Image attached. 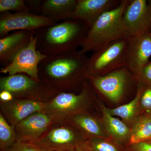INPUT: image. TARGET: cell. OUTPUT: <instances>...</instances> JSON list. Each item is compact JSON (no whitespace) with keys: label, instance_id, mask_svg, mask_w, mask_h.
I'll list each match as a JSON object with an SVG mask.
<instances>
[{"label":"cell","instance_id":"1","mask_svg":"<svg viewBox=\"0 0 151 151\" xmlns=\"http://www.w3.org/2000/svg\"><path fill=\"white\" fill-rule=\"evenodd\" d=\"M89 27L80 20L70 19L35 30L37 48L46 56L74 51L81 46Z\"/></svg>","mask_w":151,"mask_h":151},{"label":"cell","instance_id":"2","mask_svg":"<svg viewBox=\"0 0 151 151\" xmlns=\"http://www.w3.org/2000/svg\"><path fill=\"white\" fill-rule=\"evenodd\" d=\"M89 58L80 50L47 57L39 65V78L63 88L77 84L84 78Z\"/></svg>","mask_w":151,"mask_h":151},{"label":"cell","instance_id":"3","mask_svg":"<svg viewBox=\"0 0 151 151\" xmlns=\"http://www.w3.org/2000/svg\"><path fill=\"white\" fill-rule=\"evenodd\" d=\"M131 0H121L116 8L103 14L89 28L80 51H94L113 42L127 37L123 22L125 9Z\"/></svg>","mask_w":151,"mask_h":151},{"label":"cell","instance_id":"4","mask_svg":"<svg viewBox=\"0 0 151 151\" xmlns=\"http://www.w3.org/2000/svg\"><path fill=\"white\" fill-rule=\"evenodd\" d=\"M129 43V38H123L93 51L88 58L86 78L105 75L127 66Z\"/></svg>","mask_w":151,"mask_h":151},{"label":"cell","instance_id":"5","mask_svg":"<svg viewBox=\"0 0 151 151\" xmlns=\"http://www.w3.org/2000/svg\"><path fill=\"white\" fill-rule=\"evenodd\" d=\"M88 78L95 90L114 103L121 101L132 85L139 82L137 77L127 66L105 75L92 76Z\"/></svg>","mask_w":151,"mask_h":151},{"label":"cell","instance_id":"6","mask_svg":"<svg viewBox=\"0 0 151 151\" xmlns=\"http://www.w3.org/2000/svg\"><path fill=\"white\" fill-rule=\"evenodd\" d=\"M91 88L84 83L79 94L72 92H62L46 103L44 113L52 119H60L78 114L84 109L91 98Z\"/></svg>","mask_w":151,"mask_h":151},{"label":"cell","instance_id":"7","mask_svg":"<svg viewBox=\"0 0 151 151\" xmlns=\"http://www.w3.org/2000/svg\"><path fill=\"white\" fill-rule=\"evenodd\" d=\"M123 19L127 38L151 33V11L147 1L131 0L124 11Z\"/></svg>","mask_w":151,"mask_h":151},{"label":"cell","instance_id":"8","mask_svg":"<svg viewBox=\"0 0 151 151\" xmlns=\"http://www.w3.org/2000/svg\"><path fill=\"white\" fill-rule=\"evenodd\" d=\"M37 37L33 36L26 47L17 55L12 62L5 67L1 68L0 72L13 75L24 73L36 81H40L38 75V66L42 60L47 57L37 48Z\"/></svg>","mask_w":151,"mask_h":151},{"label":"cell","instance_id":"9","mask_svg":"<svg viewBox=\"0 0 151 151\" xmlns=\"http://www.w3.org/2000/svg\"><path fill=\"white\" fill-rule=\"evenodd\" d=\"M50 19L35 14L29 11L11 13L5 12L0 15V37L7 35L14 31L35 30L40 28L49 26L56 24Z\"/></svg>","mask_w":151,"mask_h":151},{"label":"cell","instance_id":"10","mask_svg":"<svg viewBox=\"0 0 151 151\" xmlns=\"http://www.w3.org/2000/svg\"><path fill=\"white\" fill-rule=\"evenodd\" d=\"M87 139L70 128L60 127L52 129L33 143L53 151H70L81 145Z\"/></svg>","mask_w":151,"mask_h":151},{"label":"cell","instance_id":"11","mask_svg":"<svg viewBox=\"0 0 151 151\" xmlns=\"http://www.w3.org/2000/svg\"><path fill=\"white\" fill-rule=\"evenodd\" d=\"M129 39L127 67L138 79L151 57V34Z\"/></svg>","mask_w":151,"mask_h":151},{"label":"cell","instance_id":"12","mask_svg":"<svg viewBox=\"0 0 151 151\" xmlns=\"http://www.w3.org/2000/svg\"><path fill=\"white\" fill-rule=\"evenodd\" d=\"M52 121L51 117L43 112L30 115L15 126L17 142L34 143L37 141Z\"/></svg>","mask_w":151,"mask_h":151},{"label":"cell","instance_id":"13","mask_svg":"<svg viewBox=\"0 0 151 151\" xmlns=\"http://www.w3.org/2000/svg\"><path fill=\"white\" fill-rule=\"evenodd\" d=\"M121 0H77L71 19L80 20L89 28L103 14L116 8Z\"/></svg>","mask_w":151,"mask_h":151},{"label":"cell","instance_id":"14","mask_svg":"<svg viewBox=\"0 0 151 151\" xmlns=\"http://www.w3.org/2000/svg\"><path fill=\"white\" fill-rule=\"evenodd\" d=\"M40 81H37L25 74H15L1 77L0 89L13 95L37 96L43 89Z\"/></svg>","mask_w":151,"mask_h":151},{"label":"cell","instance_id":"15","mask_svg":"<svg viewBox=\"0 0 151 151\" xmlns=\"http://www.w3.org/2000/svg\"><path fill=\"white\" fill-rule=\"evenodd\" d=\"M35 30L17 31L0 39V63L3 67L9 64L16 56L28 45Z\"/></svg>","mask_w":151,"mask_h":151},{"label":"cell","instance_id":"16","mask_svg":"<svg viewBox=\"0 0 151 151\" xmlns=\"http://www.w3.org/2000/svg\"><path fill=\"white\" fill-rule=\"evenodd\" d=\"M2 106L3 112L14 126L34 113L43 112L46 103L30 100H12Z\"/></svg>","mask_w":151,"mask_h":151},{"label":"cell","instance_id":"17","mask_svg":"<svg viewBox=\"0 0 151 151\" xmlns=\"http://www.w3.org/2000/svg\"><path fill=\"white\" fill-rule=\"evenodd\" d=\"M77 0H45L41 3V15L56 23L71 19Z\"/></svg>","mask_w":151,"mask_h":151},{"label":"cell","instance_id":"18","mask_svg":"<svg viewBox=\"0 0 151 151\" xmlns=\"http://www.w3.org/2000/svg\"><path fill=\"white\" fill-rule=\"evenodd\" d=\"M102 122L110 137L125 147L129 142L131 128L123 121L109 113L105 105L101 106Z\"/></svg>","mask_w":151,"mask_h":151},{"label":"cell","instance_id":"19","mask_svg":"<svg viewBox=\"0 0 151 151\" xmlns=\"http://www.w3.org/2000/svg\"><path fill=\"white\" fill-rule=\"evenodd\" d=\"M145 86V84L139 82L137 91L132 101L116 108H107L108 112L112 116L120 117L122 121L131 127L140 113V100Z\"/></svg>","mask_w":151,"mask_h":151},{"label":"cell","instance_id":"20","mask_svg":"<svg viewBox=\"0 0 151 151\" xmlns=\"http://www.w3.org/2000/svg\"><path fill=\"white\" fill-rule=\"evenodd\" d=\"M72 120L79 129L91 136L90 138L112 139L108 134L102 121L93 116L80 113L72 116Z\"/></svg>","mask_w":151,"mask_h":151},{"label":"cell","instance_id":"21","mask_svg":"<svg viewBox=\"0 0 151 151\" xmlns=\"http://www.w3.org/2000/svg\"><path fill=\"white\" fill-rule=\"evenodd\" d=\"M129 144L151 140V115L138 116L132 124Z\"/></svg>","mask_w":151,"mask_h":151},{"label":"cell","instance_id":"22","mask_svg":"<svg viewBox=\"0 0 151 151\" xmlns=\"http://www.w3.org/2000/svg\"><path fill=\"white\" fill-rule=\"evenodd\" d=\"M84 143L91 151H127L125 147L112 139L89 138Z\"/></svg>","mask_w":151,"mask_h":151},{"label":"cell","instance_id":"23","mask_svg":"<svg viewBox=\"0 0 151 151\" xmlns=\"http://www.w3.org/2000/svg\"><path fill=\"white\" fill-rule=\"evenodd\" d=\"M17 137L15 130L9 125L2 113L0 114V147L5 151L16 142Z\"/></svg>","mask_w":151,"mask_h":151},{"label":"cell","instance_id":"24","mask_svg":"<svg viewBox=\"0 0 151 151\" xmlns=\"http://www.w3.org/2000/svg\"><path fill=\"white\" fill-rule=\"evenodd\" d=\"M24 0H0V13L10 11L19 12L29 11V8Z\"/></svg>","mask_w":151,"mask_h":151},{"label":"cell","instance_id":"25","mask_svg":"<svg viewBox=\"0 0 151 151\" xmlns=\"http://www.w3.org/2000/svg\"><path fill=\"white\" fill-rule=\"evenodd\" d=\"M140 111L143 114L151 115V85H145L140 100Z\"/></svg>","mask_w":151,"mask_h":151},{"label":"cell","instance_id":"26","mask_svg":"<svg viewBox=\"0 0 151 151\" xmlns=\"http://www.w3.org/2000/svg\"><path fill=\"white\" fill-rule=\"evenodd\" d=\"M39 148L33 143L17 142L5 151H37Z\"/></svg>","mask_w":151,"mask_h":151},{"label":"cell","instance_id":"27","mask_svg":"<svg viewBox=\"0 0 151 151\" xmlns=\"http://www.w3.org/2000/svg\"><path fill=\"white\" fill-rule=\"evenodd\" d=\"M125 148L127 151H151V140L129 144Z\"/></svg>","mask_w":151,"mask_h":151},{"label":"cell","instance_id":"28","mask_svg":"<svg viewBox=\"0 0 151 151\" xmlns=\"http://www.w3.org/2000/svg\"><path fill=\"white\" fill-rule=\"evenodd\" d=\"M138 80L145 85H151V60L143 68Z\"/></svg>","mask_w":151,"mask_h":151},{"label":"cell","instance_id":"29","mask_svg":"<svg viewBox=\"0 0 151 151\" xmlns=\"http://www.w3.org/2000/svg\"><path fill=\"white\" fill-rule=\"evenodd\" d=\"M0 99L4 102H9L13 100V95L8 91H1Z\"/></svg>","mask_w":151,"mask_h":151},{"label":"cell","instance_id":"30","mask_svg":"<svg viewBox=\"0 0 151 151\" xmlns=\"http://www.w3.org/2000/svg\"><path fill=\"white\" fill-rule=\"evenodd\" d=\"M85 142L81 145L78 146L77 148L74 149L73 150L70 151H91L85 145V143H84Z\"/></svg>","mask_w":151,"mask_h":151},{"label":"cell","instance_id":"31","mask_svg":"<svg viewBox=\"0 0 151 151\" xmlns=\"http://www.w3.org/2000/svg\"><path fill=\"white\" fill-rule=\"evenodd\" d=\"M39 147L37 151H53L50 149L45 148L41 147Z\"/></svg>","mask_w":151,"mask_h":151},{"label":"cell","instance_id":"32","mask_svg":"<svg viewBox=\"0 0 151 151\" xmlns=\"http://www.w3.org/2000/svg\"><path fill=\"white\" fill-rule=\"evenodd\" d=\"M147 1L148 3L149 6H150V9L151 11V0H149V1Z\"/></svg>","mask_w":151,"mask_h":151},{"label":"cell","instance_id":"33","mask_svg":"<svg viewBox=\"0 0 151 151\" xmlns=\"http://www.w3.org/2000/svg\"></svg>","mask_w":151,"mask_h":151}]
</instances>
